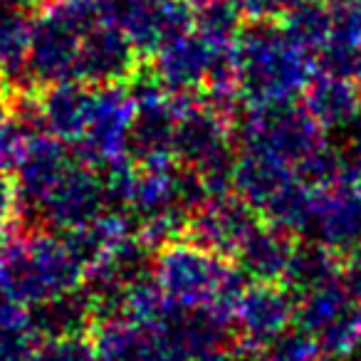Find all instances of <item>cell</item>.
<instances>
[{
	"instance_id": "484cf974",
	"label": "cell",
	"mask_w": 361,
	"mask_h": 361,
	"mask_svg": "<svg viewBox=\"0 0 361 361\" xmlns=\"http://www.w3.org/2000/svg\"><path fill=\"white\" fill-rule=\"evenodd\" d=\"M262 361H322L317 341L305 331L287 329L282 336H277L265 351H262Z\"/></svg>"
},
{
	"instance_id": "d6986e66",
	"label": "cell",
	"mask_w": 361,
	"mask_h": 361,
	"mask_svg": "<svg viewBox=\"0 0 361 361\" xmlns=\"http://www.w3.org/2000/svg\"><path fill=\"white\" fill-rule=\"evenodd\" d=\"M32 16L23 0H0V75L23 90L27 47H30Z\"/></svg>"
},
{
	"instance_id": "7402d4cb",
	"label": "cell",
	"mask_w": 361,
	"mask_h": 361,
	"mask_svg": "<svg viewBox=\"0 0 361 361\" xmlns=\"http://www.w3.org/2000/svg\"><path fill=\"white\" fill-rule=\"evenodd\" d=\"M285 32L312 57L329 42L331 37V6L329 0H307L302 6L280 16Z\"/></svg>"
},
{
	"instance_id": "836d02e7",
	"label": "cell",
	"mask_w": 361,
	"mask_h": 361,
	"mask_svg": "<svg viewBox=\"0 0 361 361\" xmlns=\"http://www.w3.org/2000/svg\"><path fill=\"white\" fill-rule=\"evenodd\" d=\"M23 361H37V359H35V354H30L27 359H23Z\"/></svg>"
},
{
	"instance_id": "5bb4252c",
	"label": "cell",
	"mask_w": 361,
	"mask_h": 361,
	"mask_svg": "<svg viewBox=\"0 0 361 361\" xmlns=\"http://www.w3.org/2000/svg\"><path fill=\"white\" fill-rule=\"evenodd\" d=\"M94 104V87L80 80L60 82L37 92V129L65 144H77Z\"/></svg>"
},
{
	"instance_id": "8992f818",
	"label": "cell",
	"mask_w": 361,
	"mask_h": 361,
	"mask_svg": "<svg viewBox=\"0 0 361 361\" xmlns=\"http://www.w3.org/2000/svg\"><path fill=\"white\" fill-rule=\"evenodd\" d=\"M149 72L169 94H198L211 82L235 77L233 50L213 45L196 30L159 47L151 55Z\"/></svg>"
},
{
	"instance_id": "7a4b0ae2",
	"label": "cell",
	"mask_w": 361,
	"mask_h": 361,
	"mask_svg": "<svg viewBox=\"0 0 361 361\" xmlns=\"http://www.w3.org/2000/svg\"><path fill=\"white\" fill-rule=\"evenodd\" d=\"M151 277L171 305L208 310L228 322H233L238 302L250 285L235 260L216 255L186 235L156 247Z\"/></svg>"
},
{
	"instance_id": "9a60e30c",
	"label": "cell",
	"mask_w": 361,
	"mask_h": 361,
	"mask_svg": "<svg viewBox=\"0 0 361 361\" xmlns=\"http://www.w3.org/2000/svg\"><path fill=\"white\" fill-rule=\"evenodd\" d=\"M302 106L324 131H344L361 116V92L351 77L314 72L302 92Z\"/></svg>"
},
{
	"instance_id": "277c9868",
	"label": "cell",
	"mask_w": 361,
	"mask_h": 361,
	"mask_svg": "<svg viewBox=\"0 0 361 361\" xmlns=\"http://www.w3.org/2000/svg\"><path fill=\"white\" fill-rule=\"evenodd\" d=\"M102 18L97 0H47L32 18L25 75L35 90L77 80L82 35Z\"/></svg>"
},
{
	"instance_id": "e0dca14e",
	"label": "cell",
	"mask_w": 361,
	"mask_h": 361,
	"mask_svg": "<svg viewBox=\"0 0 361 361\" xmlns=\"http://www.w3.org/2000/svg\"><path fill=\"white\" fill-rule=\"evenodd\" d=\"M295 169L260 151L243 149L233 166V193L260 216L270 201L295 178Z\"/></svg>"
},
{
	"instance_id": "e575fe53",
	"label": "cell",
	"mask_w": 361,
	"mask_h": 361,
	"mask_svg": "<svg viewBox=\"0 0 361 361\" xmlns=\"http://www.w3.org/2000/svg\"><path fill=\"white\" fill-rule=\"evenodd\" d=\"M191 3H193V6H196V3H201V0H191Z\"/></svg>"
},
{
	"instance_id": "83f0119b",
	"label": "cell",
	"mask_w": 361,
	"mask_h": 361,
	"mask_svg": "<svg viewBox=\"0 0 361 361\" xmlns=\"http://www.w3.org/2000/svg\"><path fill=\"white\" fill-rule=\"evenodd\" d=\"M339 280L349 290V295L361 305V247H356V250L346 252L341 257Z\"/></svg>"
},
{
	"instance_id": "4316f807",
	"label": "cell",
	"mask_w": 361,
	"mask_h": 361,
	"mask_svg": "<svg viewBox=\"0 0 361 361\" xmlns=\"http://www.w3.org/2000/svg\"><path fill=\"white\" fill-rule=\"evenodd\" d=\"M18 221V191L8 171H0V243L8 240V231Z\"/></svg>"
},
{
	"instance_id": "d4e9b609",
	"label": "cell",
	"mask_w": 361,
	"mask_h": 361,
	"mask_svg": "<svg viewBox=\"0 0 361 361\" xmlns=\"http://www.w3.org/2000/svg\"><path fill=\"white\" fill-rule=\"evenodd\" d=\"M317 341L322 361H351L361 351V305L312 336Z\"/></svg>"
},
{
	"instance_id": "3957f363",
	"label": "cell",
	"mask_w": 361,
	"mask_h": 361,
	"mask_svg": "<svg viewBox=\"0 0 361 361\" xmlns=\"http://www.w3.org/2000/svg\"><path fill=\"white\" fill-rule=\"evenodd\" d=\"M85 265L52 231L27 233L23 240L0 245V297L23 307H40L55 297L82 287Z\"/></svg>"
},
{
	"instance_id": "4dcf8cb0",
	"label": "cell",
	"mask_w": 361,
	"mask_h": 361,
	"mask_svg": "<svg viewBox=\"0 0 361 361\" xmlns=\"http://www.w3.org/2000/svg\"><path fill=\"white\" fill-rule=\"evenodd\" d=\"M231 361H262L260 354H252V351L235 349V354H231Z\"/></svg>"
},
{
	"instance_id": "44dd1931",
	"label": "cell",
	"mask_w": 361,
	"mask_h": 361,
	"mask_svg": "<svg viewBox=\"0 0 361 361\" xmlns=\"http://www.w3.org/2000/svg\"><path fill=\"white\" fill-rule=\"evenodd\" d=\"M339 267H341V255L331 252L322 243L317 240L297 243L282 282L295 295H300V292L314 290V287L336 280L339 277Z\"/></svg>"
},
{
	"instance_id": "ba28073f",
	"label": "cell",
	"mask_w": 361,
	"mask_h": 361,
	"mask_svg": "<svg viewBox=\"0 0 361 361\" xmlns=\"http://www.w3.org/2000/svg\"><path fill=\"white\" fill-rule=\"evenodd\" d=\"M102 213H106L104 180L97 173V169L75 159L67 173L35 208L32 226L65 235L94 223Z\"/></svg>"
},
{
	"instance_id": "1f68e13d",
	"label": "cell",
	"mask_w": 361,
	"mask_h": 361,
	"mask_svg": "<svg viewBox=\"0 0 361 361\" xmlns=\"http://www.w3.org/2000/svg\"><path fill=\"white\" fill-rule=\"evenodd\" d=\"M346 169H349V173L354 176V178L361 183V159H356V161H346Z\"/></svg>"
},
{
	"instance_id": "ac0fdd59",
	"label": "cell",
	"mask_w": 361,
	"mask_h": 361,
	"mask_svg": "<svg viewBox=\"0 0 361 361\" xmlns=\"http://www.w3.org/2000/svg\"><path fill=\"white\" fill-rule=\"evenodd\" d=\"M40 339H60V336H87L97 322L94 302L85 285L72 292L55 297L40 307H32Z\"/></svg>"
},
{
	"instance_id": "cb8c5ba5",
	"label": "cell",
	"mask_w": 361,
	"mask_h": 361,
	"mask_svg": "<svg viewBox=\"0 0 361 361\" xmlns=\"http://www.w3.org/2000/svg\"><path fill=\"white\" fill-rule=\"evenodd\" d=\"M171 302L166 300V295L161 292V287L156 285V280L151 275L141 277V280L131 282L124 290L119 305L121 319H126L129 324L139 326V329H151V326L161 324L166 319V314L171 312Z\"/></svg>"
},
{
	"instance_id": "52a82bcc",
	"label": "cell",
	"mask_w": 361,
	"mask_h": 361,
	"mask_svg": "<svg viewBox=\"0 0 361 361\" xmlns=\"http://www.w3.org/2000/svg\"><path fill=\"white\" fill-rule=\"evenodd\" d=\"M136 99L129 85L94 87V104L75 156L82 164L104 171L129 159L131 124H134Z\"/></svg>"
},
{
	"instance_id": "9c48e42d",
	"label": "cell",
	"mask_w": 361,
	"mask_h": 361,
	"mask_svg": "<svg viewBox=\"0 0 361 361\" xmlns=\"http://www.w3.org/2000/svg\"><path fill=\"white\" fill-rule=\"evenodd\" d=\"M295 324V292L285 282H250L233 314L235 349L262 354Z\"/></svg>"
},
{
	"instance_id": "8fae6325",
	"label": "cell",
	"mask_w": 361,
	"mask_h": 361,
	"mask_svg": "<svg viewBox=\"0 0 361 361\" xmlns=\"http://www.w3.org/2000/svg\"><path fill=\"white\" fill-rule=\"evenodd\" d=\"M141 72V55L134 42L109 20H99L82 35L77 80L90 87L129 85Z\"/></svg>"
},
{
	"instance_id": "f1b7e54d",
	"label": "cell",
	"mask_w": 361,
	"mask_h": 361,
	"mask_svg": "<svg viewBox=\"0 0 361 361\" xmlns=\"http://www.w3.org/2000/svg\"><path fill=\"white\" fill-rule=\"evenodd\" d=\"M188 361H231V351H226V349H208V351H201V354L191 356Z\"/></svg>"
},
{
	"instance_id": "6da1fadb",
	"label": "cell",
	"mask_w": 361,
	"mask_h": 361,
	"mask_svg": "<svg viewBox=\"0 0 361 361\" xmlns=\"http://www.w3.org/2000/svg\"><path fill=\"white\" fill-rule=\"evenodd\" d=\"M233 72L243 104H280L302 97L314 77V57L275 20L247 23L233 45Z\"/></svg>"
},
{
	"instance_id": "4fadbf2b",
	"label": "cell",
	"mask_w": 361,
	"mask_h": 361,
	"mask_svg": "<svg viewBox=\"0 0 361 361\" xmlns=\"http://www.w3.org/2000/svg\"><path fill=\"white\" fill-rule=\"evenodd\" d=\"M260 216L235 193L208 198L188 221L186 238L221 257H235L245 238L255 231Z\"/></svg>"
},
{
	"instance_id": "5b68a950",
	"label": "cell",
	"mask_w": 361,
	"mask_h": 361,
	"mask_svg": "<svg viewBox=\"0 0 361 361\" xmlns=\"http://www.w3.org/2000/svg\"><path fill=\"white\" fill-rule=\"evenodd\" d=\"M235 134L243 149L260 151L292 169L326 144V131L295 102L245 106Z\"/></svg>"
},
{
	"instance_id": "f546056e",
	"label": "cell",
	"mask_w": 361,
	"mask_h": 361,
	"mask_svg": "<svg viewBox=\"0 0 361 361\" xmlns=\"http://www.w3.org/2000/svg\"><path fill=\"white\" fill-rule=\"evenodd\" d=\"M302 3H307V0H272V8H275L277 18L285 16L287 11H292V8L302 6Z\"/></svg>"
},
{
	"instance_id": "7c38bea8",
	"label": "cell",
	"mask_w": 361,
	"mask_h": 361,
	"mask_svg": "<svg viewBox=\"0 0 361 361\" xmlns=\"http://www.w3.org/2000/svg\"><path fill=\"white\" fill-rule=\"evenodd\" d=\"M77 156L70 154L65 141L35 131L27 136L23 154L16 164V191H18V218L32 216L42 198L52 191L57 180L67 173Z\"/></svg>"
},
{
	"instance_id": "30bf717a",
	"label": "cell",
	"mask_w": 361,
	"mask_h": 361,
	"mask_svg": "<svg viewBox=\"0 0 361 361\" xmlns=\"http://www.w3.org/2000/svg\"><path fill=\"white\" fill-rule=\"evenodd\" d=\"M310 235L341 257L361 247V183L349 169L334 183L314 191Z\"/></svg>"
},
{
	"instance_id": "2e32d148",
	"label": "cell",
	"mask_w": 361,
	"mask_h": 361,
	"mask_svg": "<svg viewBox=\"0 0 361 361\" xmlns=\"http://www.w3.org/2000/svg\"><path fill=\"white\" fill-rule=\"evenodd\" d=\"M297 238L260 221L235 252V265L252 282H282L295 252Z\"/></svg>"
},
{
	"instance_id": "d6a6232c",
	"label": "cell",
	"mask_w": 361,
	"mask_h": 361,
	"mask_svg": "<svg viewBox=\"0 0 361 361\" xmlns=\"http://www.w3.org/2000/svg\"><path fill=\"white\" fill-rule=\"evenodd\" d=\"M351 80L356 82V87H359V92H361V55H359V62H356V67H354V75H351Z\"/></svg>"
},
{
	"instance_id": "ffe728a7",
	"label": "cell",
	"mask_w": 361,
	"mask_h": 361,
	"mask_svg": "<svg viewBox=\"0 0 361 361\" xmlns=\"http://www.w3.org/2000/svg\"><path fill=\"white\" fill-rule=\"evenodd\" d=\"M356 305L359 302L349 295V290L336 277L326 285L295 295V326L305 334L317 336L324 326H329L331 322H336Z\"/></svg>"
},
{
	"instance_id": "603a6c76",
	"label": "cell",
	"mask_w": 361,
	"mask_h": 361,
	"mask_svg": "<svg viewBox=\"0 0 361 361\" xmlns=\"http://www.w3.org/2000/svg\"><path fill=\"white\" fill-rule=\"evenodd\" d=\"M243 27H245V18H243L240 8L235 6V0H201V3H196L193 30L213 45L233 50Z\"/></svg>"
}]
</instances>
